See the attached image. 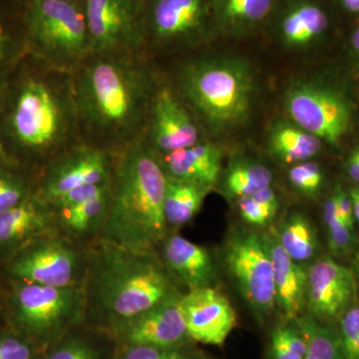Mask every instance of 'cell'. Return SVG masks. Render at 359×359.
<instances>
[{"mask_svg": "<svg viewBox=\"0 0 359 359\" xmlns=\"http://www.w3.org/2000/svg\"><path fill=\"white\" fill-rule=\"evenodd\" d=\"M136 55L91 54L71 73L80 128L107 145L126 147L147 120L154 80Z\"/></svg>", "mask_w": 359, "mask_h": 359, "instance_id": "1", "label": "cell"}, {"mask_svg": "<svg viewBox=\"0 0 359 359\" xmlns=\"http://www.w3.org/2000/svg\"><path fill=\"white\" fill-rule=\"evenodd\" d=\"M167 176L145 141L123 149L112 179L104 240L122 249L151 252L166 233L164 202Z\"/></svg>", "mask_w": 359, "mask_h": 359, "instance_id": "2", "label": "cell"}, {"mask_svg": "<svg viewBox=\"0 0 359 359\" xmlns=\"http://www.w3.org/2000/svg\"><path fill=\"white\" fill-rule=\"evenodd\" d=\"M8 103L2 128L26 152L57 154L81 129L71 73L45 65L18 82Z\"/></svg>", "mask_w": 359, "mask_h": 359, "instance_id": "3", "label": "cell"}, {"mask_svg": "<svg viewBox=\"0 0 359 359\" xmlns=\"http://www.w3.org/2000/svg\"><path fill=\"white\" fill-rule=\"evenodd\" d=\"M179 85L186 102L212 133L238 129L250 119L256 100V77L244 58L195 59L180 71Z\"/></svg>", "mask_w": 359, "mask_h": 359, "instance_id": "4", "label": "cell"}, {"mask_svg": "<svg viewBox=\"0 0 359 359\" xmlns=\"http://www.w3.org/2000/svg\"><path fill=\"white\" fill-rule=\"evenodd\" d=\"M104 243L96 276L97 302L120 327L178 297L166 269L151 252H134Z\"/></svg>", "mask_w": 359, "mask_h": 359, "instance_id": "5", "label": "cell"}, {"mask_svg": "<svg viewBox=\"0 0 359 359\" xmlns=\"http://www.w3.org/2000/svg\"><path fill=\"white\" fill-rule=\"evenodd\" d=\"M283 105L292 123L332 148H341L359 128V94L346 70L292 82Z\"/></svg>", "mask_w": 359, "mask_h": 359, "instance_id": "6", "label": "cell"}, {"mask_svg": "<svg viewBox=\"0 0 359 359\" xmlns=\"http://www.w3.org/2000/svg\"><path fill=\"white\" fill-rule=\"evenodd\" d=\"M28 42L44 65L72 73L90 55L83 4L76 0H30Z\"/></svg>", "mask_w": 359, "mask_h": 359, "instance_id": "7", "label": "cell"}, {"mask_svg": "<svg viewBox=\"0 0 359 359\" xmlns=\"http://www.w3.org/2000/svg\"><path fill=\"white\" fill-rule=\"evenodd\" d=\"M224 261L250 306L262 313L273 311L276 306L273 268L264 237L250 231L231 236L224 250Z\"/></svg>", "mask_w": 359, "mask_h": 359, "instance_id": "8", "label": "cell"}, {"mask_svg": "<svg viewBox=\"0 0 359 359\" xmlns=\"http://www.w3.org/2000/svg\"><path fill=\"white\" fill-rule=\"evenodd\" d=\"M18 320L32 334H56L79 320L85 306L83 290L78 287H54L25 283L14 297Z\"/></svg>", "mask_w": 359, "mask_h": 359, "instance_id": "9", "label": "cell"}, {"mask_svg": "<svg viewBox=\"0 0 359 359\" xmlns=\"http://www.w3.org/2000/svg\"><path fill=\"white\" fill-rule=\"evenodd\" d=\"M91 54L137 53L143 44V22L136 0H84Z\"/></svg>", "mask_w": 359, "mask_h": 359, "instance_id": "10", "label": "cell"}, {"mask_svg": "<svg viewBox=\"0 0 359 359\" xmlns=\"http://www.w3.org/2000/svg\"><path fill=\"white\" fill-rule=\"evenodd\" d=\"M273 14L280 43L292 50L327 43L339 32L341 20L330 0H278Z\"/></svg>", "mask_w": 359, "mask_h": 359, "instance_id": "11", "label": "cell"}, {"mask_svg": "<svg viewBox=\"0 0 359 359\" xmlns=\"http://www.w3.org/2000/svg\"><path fill=\"white\" fill-rule=\"evenodd\" d=\"M146 29L166 46L202 43L212 37L211 0H151Z\"/></svg>", "mask_w": 359, "mask_h": 359, "instance_id": "12", "label": "cell"}, {"mask_svg": "<svg viewBox=\"0 0 359 359\" xmlns=\"http://www.w3.org/2000/svg\"><path fill=\"white\" fill-rule=\"evenodd\" d=\"M113 173L110 156L103 148L87 144L72 146L51 163L39 195L50 205L75 189L109 183Z\"/></svg>", "mask_w": 359, "mask_h": 359, "instance_id": "13", "label": "cell"}, {"mask_svg": "<svg viewBox=\"0 0 359 359\" xmlns=\"http://www.w3.org/2000/svg\"><path fill=\"white\" fill-rule=\"evenodd\" d=\"M147 119L146 144L158 156L169 154L202 141L199 126L190 111L169 87L155 89Z\"/></svg>", "mask_w": 359, "mask_h": 359, "instance_id": "14", "label": "cell"}, {"mask_svg": "<svg viewBox=\"0 0 359 359\" xmlns=\"http://www.w3.org/2000/svg\"><path fill=\"white\" fill-rule=\"evenodd\" d=\"M180 306L190 339L222 346L237 325V313L226 295L212 287L190 290L181 295Z\"/></svg>", "mask_w": 359, "mask_h": 359, "instance_id": "15", "label": "cell"}, {"mask_svg": "<svg viewBox=\"0 0 359 359\" xmlns=\"http://www.w3.org/2000/svg\"><path fill=\"white\" fill-rule=\"evenodd\" d=\"M355 276L332 257L318 259L308 271L306 309L321 323L339 320L355 299Z\"/></svg>", "mask_w": 359, "mask_h": 359, "instance_id": "16", "label": "cell"}, {"mask_svg": "<svg viewBox=\"0 0 359 359\" xmlns=\"http://www.w3.org/2000/svg\"><path fill=\"white\" fill-rule=\"evenodd\" d=\"M78 266V255L69 245L59 238H47L16 257L11 271L25 283L68 287L75 285Z\"/></svg>", "mask_w": 359, "mask_h": 359, "instance_id": "17", "label": "cell"}, {"mask_svg": "<svg viewBox=\"0 0 359 359\" xmlns=\"http://www.w3.org/2000/svg\"><path fill=\"white\" fill-rule=\"evenodd\" d=\"M180 297H172L135 318L122 328L130 346L179 347L188 339Z\"/></svg>", "mask_w": 359, "mask_h": 359, "instance_id": "18", "label": "cell"}, {"mask_svg": "<svg viewBox=\"0 0 359 359\" xmlns=\"http://www.w3.org/2000/svg\"><path fill=\"white\" fill-rule=\"evenodd\" d=\"M273 268L276 306L289 320H297L306 308L308 271L287 254L278 238L264 237Z\"/></svg>", "mask_w": 359, "mask_h": 359, "instance_id": "19", "label": "cell"}, {"mask_svg": "<svg viewBox=\"0 0 359 359\" xmlns=\"http://www.w3.org/2000/svg\"><path fill=\"white\" fill-rule=\"evenodd\" d=\"M158 159L168 178L212 188L221 176L223 152L215 144L200 141L190 147L158 156Z\"/></svg>", "mask_w": 359, "mask_h": 359, "instance_id": "20", "label": "cell"}, {"mask_svg": "<svg viewBox=\"0 0 359 359\" xmlns=\"http://www.w3.org/2000/svg\"><path fill=\"white\" fill-rule=\"evenodd\" d=\"M278 0H211L212 36L241 39L271 18Z\"/></svg>", "mask_w": 359, "mask_h": 359, "instance_id": "21", "label": "cell"}, {"mask_svg": "<svg viewBox=\"0 0 359 359\" xmlns=\"http://www.w3.org/2000/svg\"><path fill=\"white\" fill-rule=\"evenodd\" d=\"M166 268L190 290L211 287L216 276L211 255L202 245L179 235L168 238L163 247Z\"/></svg>", "mask_w": 359, "mask_h": 359, "instance_id": "22", "label": "cell"}, {"mask_svg": "<svg viewBox=\"0 0 359 359\" xmlns=\"http://www.w3.org/2000/svg\"><path fill=\"white\" fill-rule=\"evenodd\" d=\"M50 205L40 195H30L20 204L0 214V245L16 244L48 230Z\"/></svg>", "mask_w": 359, "mask_h": 359, "instance_id": "23", "label": "cell"}, {"mask_svg": "<svg viewBox=\"0 0 359 359\" xmlns=\"http://www.w3.org/2000/svg\"><path fill=\"white\" fill-rule=\"evenodd\" d=\"M325 145L318 137L292 122L276 123L268 138L269 152L285 164L311 160L320 154Z\"/></svg>", "mask_w": 359, "mask_h": 359, "instance_id": "24", "label": "cell"}, {"mask_svg": "<svg viewBox=\"0 0 359 359\" xmlns=\"http://www.w3.org/2000/svg\"><path fill=\"white\" fill-rule=\"evenodd\" d=\"M112 182L104 187L100 192L68 205L52 209L63 230L70 235L85 236L103 226L109 211Z\"/></svg>", "mask_w": 359, "mask_h": 359, "instance_id": "25", "label": "cell"}, {"mask_svg": "<svg viewBox=\"0 0 359 359\" xmlns=\"http://www.w3.org/2000/svg\"><path fill=\"white\" fill-rule=\"evenodd\" d=\"M211 190V187L168 178L164 202L167 224L180 226L189 223L199 212Z\"/></svg>", "mask_w": 359, "mask_h": 359, "instance_id": "26", "label": "cell"}, {"mask_svg": "<svg viewBox=\"0 0 359 359\" xmlns=\"http://www.w3.org/2000/svg\"><path fill=\"white\" fill-rule=\"evenodd\" d=\"M278 243L294 261H308L318 250V238L309 219L295 212L283 223L278 231Z\"/></svg>", "mask_w": 359, "mask_h": 359, "instance_id": "27", "label": "cell"}, {"mask_svg": "<svg viewBox=\"0 0 359 359\" xmlns=\"http://www.w3.org/2000/svg\"><path fill=\"white\" fill-rule=\"evenodd\" d=\"M273 175L264 165L250 161L235 163L226 172L224 186L231 197L244 198L269 188Z\"/></svg>", "mask_w": 359, "mask_h": 359, "instance_id": "28", "label": "cell"}, {"mask_svg": "<svg viewBox=\"0 0 359 359\" xmlns=\"http://www.w3.org/2000/svg\"><path fill=\"white\" fill-rule=\"evenodd\" d=\"M299 330L306 341L304 359H346L337 332L311 316L297 318Z\"/></svg>", "mask_w": 359, "mask_h": 359, "instance_id": "29", "label": "cell"}, {"mask_svg": "<svg viewBox=\"0 0 359 359\" xmlns=\"http://www.w3.org/2000/svg\"><path fill=\"white\" fill-rule=\"evenodd\" d=\"M323 222L327 228L328 244L335 257H346L353 250V231L340 218L335 205L334 196H330L323 205Z\"/></svg>", "mask_w": 359, "mask_h": 359, "instance_id": "30", "label": "cell"}, {"mask_svg": "<svg viewBox=\"0 0 359 359\" xmlns=\"http://www.w3.org/2000/svg\"><path fill=\"white\" fill-rule=\"evenodd\" d=\"M271 359H304L306 341L299 330L280 325L271 337Z\"/></svg>", "mask_w": 359, "mask_h": 359, "instance_id": "31", "label": "cell"}, {"mask_svg": "<svg viewBox=\"0 0 359 359\" xmlns=\"http://www.w3.org/2000/svg\"><path fill=\"white\" fill-rule=\"evenodd\" d=\"M30 195L29 185L25 177L0 164V214L20 204Z\"/></svg>", "mask_w": 359, "mask_h": 359, "instance_id": "32", "label": "cell"}, {"mask_svg": "<svg viewBox=\"0 0 359 359\" xmlns=\"http://www.w3.org/2000/svg\"><path fill=\"white\" fill-rule=\"evenodd\" d=\"M289 180L299 192L309 197H316L323 189L325 174L320 164L309 160L290 168Z\"/></svg>", "mask_w": 359, "mask_h": 359, "instance_id": "33", "label": "cell"}, {"mask_svg": "<svg viewBox=\"0 0 359 359\" xmlns=\"http://www.w3.org/2000/svg\"><path fill=\"white\" fill-rule=\"evenodd\" d=\"M340 346L346 359H359V306H351L339 320Z\"/></svg>", "mask_w": 359, "mask_h": 359, "instance_id": "34", "label": "cell"}, {"mask_svg": "<svg viewBox=\"0 0 359 359\" xmlns=\"http://www.w3.org/2000/svg\"><path fill=\"white\" fill-rule=\"evenodd\" d=\"M116 359H198L181 347L130 346L123 349Z\"/></svg>", "mask_w": 359, "mask_h": 359, "instance_id": "35", "label": "cell"}, {"mask_svg": "<svg viewBox=\"0 0 359 359\" xmlns=\"http://www.w3.org/2000/svg\"><path fill=\"white\" fill-rule=\"evenodd\" d=\"M238 210L245 223L254 224V226H264L276 214V211L263 204L255 196L240 198Z\"/></svg>", "mask_w": 359, "mask_h": 359, "instance_id": "36", "label": "cell"}, {"mask_svg": "<svg viewBox=\"0 0 359 359\" xmlns=\"http://www.w3.org/2000/svg\"><path fill=\"white\" fill-rule=\"evenodd\" d=\"M48 359H100L95 348L83 339H73L56 347Z\"/></svg>", "mask_w": 359, "mask_h": 359, "instance_id": "37", "label": "cell"}, {"mask_svg": "<svg viewBox=\"0 0 359 359\" xmlns=\"http://www.w3.org/2000/svg\"><path fill=\"white\" fill-rule=\"evenodd\" d=\"M346 71L353 79L359 76V20L349 25L344 39Z\"/></svg>", "mask_w": 359, "mask_h": 359, "instance_id": "38", "label": "cell"}, {"mask_svg": "<svg viewBox=\"0 0 359 359\" xmlns=\"http://www.w3.org/2000/svg\"><path fill=\"white\" fill-rule=\"evenodd\" d=\"M18 53L11 35L6 27L0 23V84L8 72L9 68L13 65Z\"/></svg>", "mask_w": 359, "mask_h": 359, "instance_id": "39", "label": "cell"}, {"mask_svg": "<svg viewBox=\"0 0 359 359\" xmlns=\"http://www.w3.org/2000/svg\"><path fill=\"white\" fill-rule=\"evenodd\" d=\"M32 351L22 340L15 337L0 339V359H32Z\"/></svg>", "mask_w": 359, "mask_h": 359, "instance_id": "40", "label": "cell"}, {"mask_svg": "<svg viewBox=\"0 0 359 359\" xmlns=\"http://www.w3.org/2000/svg\"><path fill=\"white\" fill-rule=\"evenodd\" d=\"M332 194L334 196L335 205H337L340 218L351 230L354 231L355 219H354L353 203L349 197L348 191L344 190L339 184L334 187Z\"/></svg>", "mask_w": 359, "mask_h": 359, "instance_id": "41", "label": "cell"}, {"mask_svg": "<svg viewBox=\"0 0 359 359\" xmlns=\"http://www.w3.org/2000/svg\"><path fill=\"white\" fill-rule=\"evenodd\" d=\"M341 20H347L351 25L359 20V0H330Z\"/></svg>", "mask_w": 359, "mask_h": 359, "instance_id": "42", "label": "cell"}, {"mask_svg": "<svg viewBox=\"0 0 359 359\" xmlns=\"http://www.w3.org/2000/svg\"><path fill=\"white\" fill-rule=\"evenodd\" d=\"M344 169L347 178L354 184L353 186H359V142L347 152Z\"/></svg>", "mask_w": 359, "mask_h": 359, "instance_id": "43", "label": "cell"}, {"mask_svg": "<svg viewBox=\"0 0 359 359\" xmlns=\"http://www.w3.org/2000/svg\"><path fill=\"white\" fill-rule=\"evenodd\" d=\"M349 197L353 203L354 219L359 224V186L351 187L348 190Z\"/></svg>", "mask_w": 359, "mask_h": 359, "instance_id": "44", "label": "cell"}, {"mask_svg": "<svg viewBox=\"0 0 359 359\" xmlns=\"http://www.w3.org/2000/svg\"><path fill=\"white\" fill-rule=\"evenodd\" d=\"M355 273L359 282V252L356 254L355 257Z\"/></svg>", "mask_w": 359, "mask_h": 359, "instance_id": "45", "label": "cell"}, {"mask_svg": "<svg viewBox=\"0 0 359 359\" xmlns=\"http://www.w3.org/2000/svg\"><path fill=\"white\" fill-rule=\"evenodd\" d=\"M353 80H354V81H355L356 89H358V92L359 94V76L356 77L355 79H353Z\"/></svg>", "mask_w": 359, "mask_h": 359, "instance_id": "46", "label": "cell"}]
</instances>
